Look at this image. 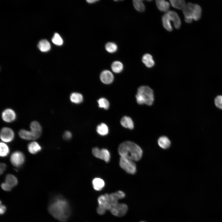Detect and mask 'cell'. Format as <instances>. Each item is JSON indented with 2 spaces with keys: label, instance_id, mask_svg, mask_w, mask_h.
<instances>
[{
  "label": "cell",
  "instance_id": "cell-1",
  "mask_svg": "<svg viewBox=\"0 0 222 222\" xmlns=\"http://www.w3.org/2000/svg\"><path fill=\"white\" fill-rule=\"evenodd\" d=\"M48 210L53 217L62 222L67 221L71 214L69 203L60 195L55 196L51 199Z\"/></svg>",
  "mask_w": 222,
  "mask_h": 222
},
{
  "label": "cell",
  "instance_id": "cell-2",
  "mask_svg": "<svg viewBox=\"0 0 222 222\" xmlns=\"http://www.w3.org/2000/svg\"><path fill=\"white\" fill-rule=\"evenodd\" d=\"M120 156L125 157L134 161H138L141 158L142 151L140 147L133 142L125 141L120 144L118 147Z\"/></svg>",
  "mask_w": 222,
  "mask_h": 222
},
{
  "label": "cell",
  "instance_id": "cell-3",
  "mask_svg": "<svg viewBox=\"0 0 222 222\" xmlns=\"http://www.w3.org/2000/svg\"><path fill=\"white\" fill-rule=\"evenodd\" d=\"M136 97L138 104L142 105L145 104L151 105L154 101L153 91L148 86H141L138 89Z\"/></svg>",
  "mask_w": 222,
  "mask_h": 222
},
{
  "label": "cell",
  "instance_id": "cell-4",
  "mask_svg": "<svg viewBox=\"0 0 222 222\" xmlns=\"http://www.w3.org/2000/svg\"><path fill=\"white\" fill-rule=\"evenodd\" d=\"M119 165L127 173L134 174L136 171V165L134 161L129 158L120 157Z\"/></svg>",
  "mask_w": 222,
  "mask_h": 222
},
{
  "label": "cell",
  "instance_id": "cell-5",
  "mask_svg": "<svg viewBox=\"0 0 222 222\" xmlns=\"http://www.w3.org/2000/svg\"><path fill=\"white\" fill-rule=\"evenodd\" d=\"M92 153L95 157L101 159L106 162H108L110 159V155L109 151L105 149H100L96 147L92 150Z\"/></svg>",
  "mask_w": 222,
  "mask_h": 222
},
{
  "label": "cell",
  "instance_id": "cell-6",
  "mask_svg": "<svg viewBox=\"0 0 222 222\" xmlns=\"http://www.w3.org/2000/svg\"><path fill=\"white\" fill-rule=\"evenodd\" d=\"M25 160L24 154L19 151H16L13 153L10 157V161L14 166L19 167L24 163Z\"/></svg>",
  "mask_w": 222,
  "mask_h": 222
},
{
  "label": "cell",
  "instance_id": "cell-7",
  "mask_svg": "<svg viewBox=\"0 0 222 222\" xmlns=\"http://www.w3.org/2000/svg\"><path fill=\"white\" fill-rule=\"evenodd\" d=\"M14 134L13 130L8 127L2 128L0 132L1 139L3 142H8L12 141L14 139Z\"/></svg>",
  "mask_w": 222,
  "mask_h": 222
},
{
  "label": "cell",
  "instance_id": "cell-8",
  "mask_svg": "<svg viewBox=\"0 0 222 222\" xmlns=\"http://www.w3.org/2000/svg\"><path fill=\"white\" fill-rule=\"evenodd\" d=\"M194 5L191 3L186 4L182 10L185 17V21L187 23H191L193 20L192 13Z\"/></svg>",
  "mask_w": 222,
  "mask_h": 222
},
{
  "label": "cell",
  "instance_id": "cell-9",
  "mask_svg": "<svg viewBox=\"0 0 222 222\" xmlns=\"http://www.w3.org/2000/svg\"><path fill=\"white\" fill-rule=\"evenodd\" d=\"M128 209V206L126 204L119 203L117 205L111 209L110 211L114 216L121 217L125 215Z\"/></svg>",
  "mask_w": 222,
  "mask_h": 222
},
{
  "label": "cell",
  "instance_id": "cell-10",
  "mask_svg": "<svg viewBox=\"0 0 222 222\" xmlns=\"http://www.w3.org/2000/svg\"><path fill=\"white\" fill-rule=\"evenodd\" d=\"M165 14L170 22L171 21L173 22L174 26L176 28L179 29L180 28L181 25L180 19L175 12L172 10H169Z\"/></svg>",
  "mask_w": 222,
  "mask_h": 222
},
{
  "label": "cell",
  "instance_id": "cell-11",
  "mask_svg": "<svg viewBox=\"0 0 222 222\" xmlns=\"http://www.w3.org/2000/svg\"><path fill=\"white\" fill-rule=\"evenodd\" d=\"M2 116L3 120L7 122L13 121L16 117L15 112L10 109H7L4 110L2 113Z\"/></svg>",
  "mask_w": 222,
  "mask_h": 222
},
{
  "label": "cell",
  "instance_id": "cell-12",
  "mask_svg": "<svg viewBox=\"0 0 222 222\" xmlns=\"http://www.w3.org/2000/svg\"><path fill=\"white\" fill-rule=\"evenodd\" d=\"M31 131L33 134L35 139L40 136L42 129L40 124L37 121H34L32 122L30 125Z\"/></svg>",
  "mask_w": 222,
  "mask_h": 222
},
{
  "label": "cell",
  "instance_id": "cell-13",
  "mask_svg": "<svg viewBox=\"0 0 222 222\" xmlns=\"http://www.w3.org/2000/svg\"><path fill=\"white\" fill-rule=\"evenodd\" d=\"M100 78L103 83L108 84L113 82L114 77L113 74L110 71L105 70L101 72Z\"/></svg>",
  "mask_w": 222,
  "mask_h": 222
},
{
  "label": "cell",
  "instance_id": "cell-14",
  "mask_svg": "<svg viewBox=\"0 0 222 222\" xmlns=\"http://www.w3.org/2000/svg\"><path fill=\"white\" fill-rule=\"evenodd\" d=\"M156 4L158 9L161 11L167 12L170 7L169 3L164 0L156 1Z\"/></svg>",
  "mask_w": 222,
  "mask_h": 222
},
{
  "label": "cell",
  "instance_id": "cell-15",
  "mask_svg": "<svg viewBox=\"0 0 222 222\" xmlns=\"http://www.w3.org/2000/svg\"><path fill=\"white\" fill-rule=\"evenodd\" d=\"M121 124L124 127L130 130L134 128V124L132 119L129 117L125 116L123 117L121 120Z\"/></svg>",
  "mask_w": 222,
  "mask_h": 222
},
{
  "label": "cell",
  "instance_id": "cell-16",
  "mask_svg": "<svg viewBox=\"0 0 222 222\" xmlns=\"http://www.w3.org/2000/svg\"><path fill=\"white\" fill-rule=\"evenodd\" d=\"M18 134L21 138L25 140H32L36 139L34 136L31 131L22 129L19 131Z\"/></svg>",
  "mask_w": 222,
  "mask_h": 222
},
{
  "label": "cell",
  "instance_id": "cell-17",
  "mask_svg": "<svg viewBox=\"0 0 222 222\" xmlns=\"http://www.w3.org/2000/svg\"><path fill=\"white\" fill-rule=\"evenodd\" d=\"M158 142L159 146L163 149L169 148L171 144L170 141L167 137L165 136H162L159 137Z\"/></svg>",
  "mask_w": 222,
  "mask_h": 222
},
{
  "label": "cell",
  "instance_id": "cell-18",
  "mask_svg": "<svg viewBox=\"0 0 222 222\" xmlns=\"http://www.w3.org/2000/svg\"><path fill=\"white\" fill-rule=\"evenodd\" d=\"M142 61L146 67L149 68L153 67L155 64L152 56L149 54H146L143 56Z\"/></svg>",
  "mask_w": 222,
  "mask_h": 222
},
{
  "label": "cell",
  "instance_id": "cell-19",
  "mask_svg": "<svg viewBox=\"0 0 222 222\" xmlns=\"http://www.w3.org/2000/svg\"><path fill=\"white\" fill-rule=\"evenodd\" d=\"M27 148L29 152L33 154L37 153L42 149V148L39 144L35 142H32L29 143Z\"/></svg>",
  "mask_w": 222,
  "mask_h": 222
},
{
  "label": "cell",
  "instance_id": "cell-20",
  "mask_svg": "<svg viewBox=\"0 0 222 222\" xmlns=\"http://www.w3.org/2000/svg\"><path fill=\"white\" fill-rule=\"evenodd\" d=\"M92 184L93 188L95 190L99 191L101 190L104 187L105 183L102 179L96 178L92 180Z\"/></svg>",
  "mask_w": 222,
  "mask_h": 222
},
{
  "label": "cell",
  "instance_id": "cell-21",
  "mask_svg": "<svg viewBox=\"0 0 222 222\" xmlns=\"http://www.w3.org/2000/svg\"><path fill=\"white\" fill-rule=\"evenodd\" d=\"M5 183L12 188L17 184L18 181L16 177L14 175L11 174H8L6 177Z\"/></svg>",
  "mask_w": 222,
  "mask_h": 222
},
{
  "label": "cell",
  "instance_id": "cell-22",
  "mask_svg": "<svg viewBox=\"0 0 222 222\" xmlns=\"http://www.w3.org/2000/svg\"><path fill=\"white\" fill-rule=\"evenodd\" d=\"M39 49L42 52H47L49 51L51 47L49 42L46 39L42 40L38 44Z\"/></svg>",
  "mask_w": 222,
  "mask_h": 222
},
{
  "label": "cell",
  "instance_id": "cell-23",
  "mask_svg": "<svg viewBox=\"0 0 222 222\" xmlns=\"http://www.w3.org/2000/svg\"><path fill=\"white\" fill-rule=\"evenodd\" d=\"M202 9L201 7L198 5L195 4L192 13L193 20L198 21L201 18Z\"/></svg>",
  "mask_w": 222,
  "mask_h": 222
},
{
  "label": "cell",
  "instance_id": "cell-24",
  "mask_svg": "<svg viewBox=\"0 0 222 222\" xmlns=\"http://www.w3.org/2000/svg\"><path fill=\"white\" fill-rule=\"evenodd\" d=\"M170 2L173 7L179 10H183L186 4L185 1L183 0H171Z\"/></svg>",
  "mask_w": 222,
  "mask_h": 222
},
{
  "label": "cell",
  "instance_id": "cell-25",
  "mask_svg": "<svg viewBox=\"0 0 222 222\" xmlns=\"http://www.w3.org/2000/svg\"><path fill=\"white\" fill-rule=\"evenodd\" d=\"M96 130L99 134L102 136L106 135L109 132L108 126L104 123H101L98 125L97 126Z\"/></svg>",
  "mask_w": 222,
  "mask_h": 222
},
{
  "label": "cell",
  "instance_id": "cell-26",
  "mask_svg": "<svg viewBox=\"0 0 222 222\" xmlns=\"http://www.w3.org/2000/svg\"><path fill=\"white\" fill-rule=\"evenodd\" d=\"M70 99L73 103L79 104L83 101V97L82 95L80 93L73 92L71 94Z\"/></svg>",
  "mask_w": 222,
  "mask_h": 222
},
{
  "label": "cell",
  "instance_id": "cell-27",
  "mask_svg": "<svg viewBox=\"0 0 222 222\" xmlns=\"http://www.w3.org/2000/svg\"><path fill=\"white\" fill-rule=\"evenodd\" d=\"M123 68V64L120 61H114L111 65V68L112 71L116 73L121 72Z\"/></svg>",
  "mask_w": 222,
  "mask_h": 222
},
{
  "label": "cell",
  "instance_id": "cell-28",
  "mask_svg": "<svg viewBox=\"0 0 222 222\" xmlns=\"http://www.w3.org/2000/svg\"><path fill=\"white\" fill-rule=\"evenodd\" d=\"M133 4L135 9L138 11L142 12L145 10V6L142 0H133Z\"/></svg>",
  "mask_w": 222,
  "mask_h": 222
},
{
  "label": "cell",
  "instance_id": "cell-29",
  "mask_svg": "<svg viewBox=\"0 0 222 222\" xmlns=\"http://www.w3.org/2000/svg\"><path fill=\"white\" fill-rule=\"evenodd\" d=\"M10 150L8 146L5 143H0V156L4 157L7 156L9 153Z\"/></svg>",
  "mask_w": 222,
  "mask_h": 222
},
{
  "label": "cell",
  "instance_id": "cell-30",
  "mask_svg": "<svg viewBox=\"0 0 222 222\" xmlns=\"http://www.w3.org/2000/svg\"><path fill=\"white\" fill-rule=\"evenodd\" d=\"M163 25L165 29L169 31L172 30V28L171 22L168 20L166 15L165 14L162 18Z\"/></svg>",
  "mask_w": 222,
  "mask_h": 222
},
{
  "label": "cell",
  "instance_id": "cell-31",
  "mask_svg": "<svg viewBox=\"0 0 222 222\" xmlns=\"http://www.w3.org/2000/svg\"><path fill=\"white\" fill-rule=\"evenodd\" d=\"M105 49L109 53H113L115 52L117 49V46L114 43L109 42L105 45Z\"/></svg>",
  "mask_w": 222,
  "mask_h": 222
},
{
  "label": "cell",
  "instance_id": "cell-32",
  "mask_svg": "<svg viewBox=\"0 0 222 222\" xmlns=\"http://www.w3.org/2000/svg\"><path fill=\"white\" fill-rule=\"evenodd\" d=\"M98 106L100 108H103L105 109H107L109 108V101L106 99L101 98L99 99L97 101Z\"/></svg>",
  "mask_w": 222,
  "mask_h": 222
},
{
  "label": "cell",
  "instance_id": "cell-33",
  "mask_svg": "<svg viewBox=\"0 0 222 222\" xmlns=\"http://www.w3.org/2000/svg\"><path fill=\"white\" fill-rule=\"evenodd\" d=\"M52 41L54 44L58 46L61 45L63 43L62 38L57 33L55 34L52 39Z\"/></svg>",
  "mask_w": 222,
  "mask_h": 222
},
{
  "label": "cell",
  "instance_id": "cell-34",
  "mask_svg": "<svg viewBox=\"0 0 222 222\" xmlns=\"http://www.w3.org/2000/svg\"><path fill=\"white\" fill-rule=\"evenodd\" d=\"M215 103L216 106L218 108L222 109V96L219 95L217 96L215 100Z\"/></svg>",
  "mask_w": 222,
  "mask_h": 222
},
{
  "label": "cell",
  "instance_id": "cell-35",
  "mask_svg": "<svg viewBox=\"0 0 222 222\" xmlns=\"http://www.w3.org/2000/svg\"><path fill=\"white\" fill-rule=\"evenodd\" d=\"M1 187L3 190L6 191H10L12 189V188L5 183H2Z\"/></svg>",
  "mask_w": 222,
  "mask_h": 222
},
{
  "label": "cell",
  "instance_id": "cell-36",
  "mask_svg": "<svg viewBox=\"0 0 222 222\" xmlns=\"http://www.w3.org/2000/svg\"><path fill=\"white\" fill-rule=\"evenodd\" d=\"M63 138L66 140H69L71 138L72 134L69 131H66L63 135Z\"/></svg>",
  "mask_w": 222,
  "mask_h": 222
},
{
  "label": "cell",
  "instance_id": "cell-37",
  "mask_svg": "<svg viewBox=\"0 0 222 222\" xmlns=\"http://www.w3.org/2000/svg\"><path fill=\"white\" fill-rule=\"evenodd\" d=\"M0 201V213L1 215L3 214L6 210V206L1 204Z\"/></svg>",
  "mask_w": 222,
  "mask_h": 222
},
{
  "label": "cell",
  "instance_id": "cell-38",
  "mask_svg": "<svg viewBox=\"0 0 222 222\" xmlns=\"http://www.w3.org/2000/svg\"><path fill=\"white\" fill-rule=\"evenodd\" d=\"M6 165L4 163H1L0 164V174H2L6 170Z\"/></svg>",
  "mask_w": 222,
  "mask_h": 222
},
{
  "label": "cell",
  "instance_id": "cell-39",
  "mask_svg": "<svg viewBox=\"0 0 222 222\" xmlns=\"http://www.w3.org/2000/svg\"><path fill=\"white\" fill-rule=\"evenodd\" d=\"M97 0H87V2L89 3H92L98 1Z\"/></svg>",
  "mask_w": 222,
  "mask_h": 222
},
{
  "label": "cell",
  "instance_id": "cell-40",
  "mask_svg": "<svg viewBox=\"0 0 222 222\" xmlns=\"http://www.w3.org/2000/svg\"><path fill=\"white\" fill-rule=\"evenodd\" d=\"M144 222V221H141V222Z\"/></svg>",
  "mask_w": 222,
  "mask_h": 222
}]
</instances>
